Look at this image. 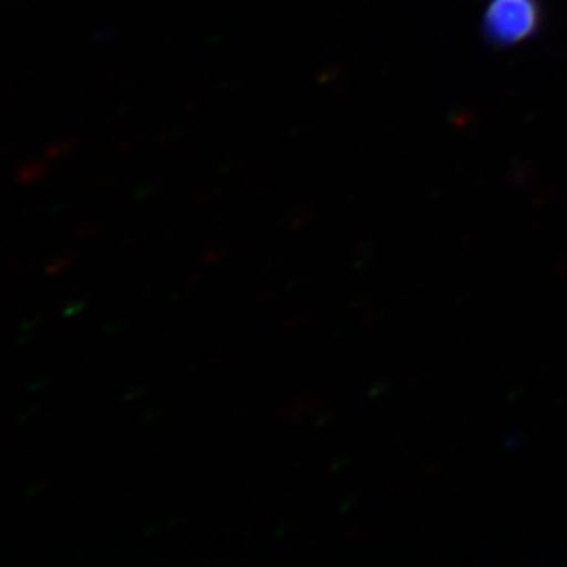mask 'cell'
I'll list each match as a JSON object with an SVG mask.
<instances>
[{
    "mask_svg": "<svg viewBox=\"0 0 567 567\" xmlns=\"http://www.w3.org/2000/svg\"><path fill=\"white\" fill-rule=\"evenodd\" d=\"M49 175V163L47 161H34V163L23 164L18 171V183L23 187H32L44 182Z\"/></svg>",
    "mask_w": 567,
    "mask_h": 567,
    "instance_id": "7a4b0ae2",
    "label": "cell"
},
{
    "mask_svg": "<svg viewBox=\"0 0 567 567\" xmlns=\"http://www.w3.org/2000/svg\"><path fill=\"white\" fill-rule=\"evenodd\" d=\"M545 25L543 0H487L482 37L487 47H519L532 41Z\"/></svg>",
    "mask_w": 567,
    "mask_h": 567,
    "instance_id": "6da1fadb",
    "label": "cell"
},
{
    "mask_svg": "<svg viewBox=\"0 0 567 567\" xmlns=\"http://www.w3.org/2000/svg\"><path fill=\"white\" fill-rule=\"evenodd\" d=\"M72 267H74V257L61 252V255H55L53 259L47 261V265H44V274H47L49 278H61V276H65Z\"/></svg>",
    "mask_w": 567,
    "mask_h": 567,
    "instance_id": "3957f363",
    "label": "cell"
}]
</instances>
